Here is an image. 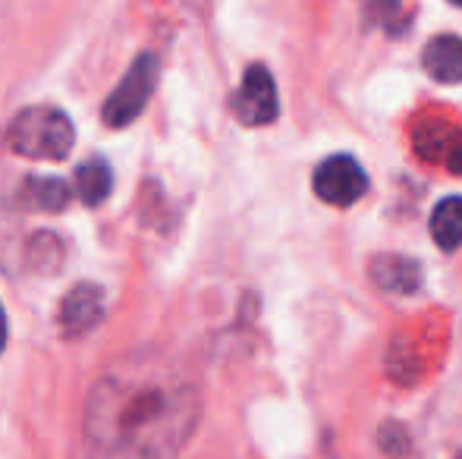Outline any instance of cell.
Instances as JSON below:
<instances>
[{"label":"cell","mask_w":462,"mask_h":459,"mask_svg":"<svg viewBox=\"0 0 462 459\" xmlns=\"http://www.w3.org/2000/svg\"><path fill=\"white\" fill-rule=\"evenodd\" d=\"M201 418V393L154 353L116 359L82 412L86 459H177Z\"/></svg>","instance_id":"1"},{"label":"cell","mask_w":462,"mask_h":459,"mask_svg":"<svg viewBox=\"0 0 462 459\" xmlns=\"http://www.w3.org/2000/svg\"><path fill=\"white\" fill-rule=\"evenodd\" d=\"M76 129L73 120L51 105L25 107L13 116L10 129H6V145L16 151L19 158L32 161H63L73 151Z\"/></svg>","instance_id":"2"},{"label":"cell","mask_w":462,"mask_h":459,"mask_svg":"<svg viewBox=\"0 0 462 459\" xmlns=\"http://www.w3.org/2000/svg\"><path fill=\"white\" fill-rule=\"evenodd\" d=\"M158 57L154 54H139L133 60V67L126 69V76L120 79V86L110 92V98L101 107V120L110 129H123L129 123L139 120V114L148 107V98L154 95L158 86Z\"/></svg>","instance_id":"3"},{"label":"cell","mask_w":462,"mask_h":459,"mask_svg":"<svg viewBox=\"0 0 462 459\" xmlns=\"http://www.w3.org/2000/svg\"><path fill=\"white\" fill-rule=\"evenodd\" d=\"M311 186H315V196L321 198V202L334 205V208H349V205H356L365 196L368 177L356 158H349V154H334V158H328L324 164H318Z\"/></svg>","instance_id":"4"},{"label":"cell","mask_w":462,"mask_h":459,"mask_svg":"<svg viewBox=\"0 0 462 459\" xmlns=\"http://www.w3.org/2000/svg\"><path fill=\"white\" fill-rule=\"evenodd\" d=\"M230 107L243 126H268V123L277 120L280 101H277L274 76L268 73V67L252 63V67L245 69L243 86L236 88Z\"/></svg>","instance_id":"5"},{"label":"cell","mask_w":462,"mask_h":459,"mask_svg":"<svg viewBox=\"0 0 462 459\" xmlns=\"http://www.w3.org/2000/svg\"><path fill=\"white\" fill-rule=\"evenodd\" d=\"M104 318V289L97 283H76L60 302V331L76 340L95 331Z\"/></svg>","instance_id":"6"},{"label":"cell","mask_w":462,"mask_h":459,"mask_svg":"<svg viewBox=\"0 0 462 459\" xmlns=\"http://www.w3.org/2000/svg\"><path fill=\"white\" fill-rule=\"evenodd\" d=\"M371 280L393 296H409L421 287V268L406 255H377L371 262Z\"/></svg>","instance_id":"7"},{"label":"cell","mask_w":462,"mask_h":459,"mask_svg":"<svg viewBox=\"0 0 462 459\" xmlns=\"http://www.w3.org/2000/svg\"><path fill=\"white\" fill-rule=\"evenodd\" d=\"M428 76L440 86H457L462 82V38L459 35H438L428 41L421 54Z\"/></svg>","instance_id":"8"},{"label":"cell","mask_w":462,"mask_h":459,"mask_svg":"<svg viewBox=\"0 0 462 459\" xmlns=\"http://www.w3.org/2000/svg\"><path fill=\"white\" fill-rule=\"evenodd\" d=\"M73 202V189L57 177H29L19 189V205L29 211H63Z\"/></svg>","instance_id":"9"},{"label":"cell","mask_w":462,"mask_h":459,"mask_svg":"<svg viewBox=\"0 0 462 459\" xmlns=\"http://www.w3.org/2000/svg\"><path fill=\"white\" fill-rule=\"evenodd\" d=\"M431 236L440 249L453 252L462 245V196H447L431 215Z\"/></svg>","instance_id":"10"},{"label":"cell","mask_w":462,"mask_h":459,"mask_svg":"<svg viewBox=\"0 0 462 459\" xmlns=\"http://www.w3.org/2000/svg\"><path fill=\"white\" fill-rule=\"evenodd\" d=\"M459 129L450 120H421L415 123V151L428 161H444Z\"/></svg>","instance_id":"11"},{"label":"cell","mask_w":462,"mask_h":459,"mask_svg":"<svg viewBox=\"0 0 462 459\" xmlns=\"http://www.w3.org/2000/svg\"><path fill=\"white\" fill-rule=\"evenodd\" d=\"M76 189H79V198L88 208L101 205L110 196V189H114V177H110L107 161L88 158L86 164H79V170H76Z\"/></svg>","instance_id":"12"},{"label":"cell","mask_w":462,"mask_h":459,"mask_svg":"<svg viewBox=\"0 0 462 459\" xmlns=\"http://www.w3.org/2000/svg\"><path fill=\"white\" fill-rule=\"evenodd\" d=\"M381 450L393 459H402L409 454V437H406V428L400 422H387L381 428Z\"/></svg>","instance_id":"13"},{"label":"cell","mask_w":462,"mask_h":459,"mask_svg":"<svg viewBox=\"0 0 462 459\" xmlns=\"http://www.w3.org/2000/svg\"><path fill=\"white\" fill-rule=\"evenodd\" d=\"M362 13H365V19L371 25L377 23H390V19L396 16V10H400V0H359Z\"/></svg>","instance_id":"14"},{"label":"cell","mask_w":462,"mask_h":459,"mask_svg":"<svg viewBox=\"0 0 462 459\" xmlns=\"http://www.w3.org/2000/svg\"><path fill=\"white\" fill-rule=\"evenodd\" d=\"M444 164L450 167L453 173H462V133L457 135V139H453V145H450V151H447Z\"/></svg>","instance_id":"15"},{"label":"cell","mask_w":462,"mask_h":459,"mask_svg":"<svg viewBox=\"0 0 462 459\" xmlns=\"http://www.w3.org/2000/svg\"><path fill=\"white\" fill-rule=\"evenodd\" d=\"M6 346V315H4V306H0V353Z\"/></svg>","instance_id":"16"},{"label":"cell","mask_w":462,"mask_h":459,"mask_svg":"<svg viewBox=\"0 0 462 459\" xmlns=\"http://www.w3.org/2000/svg\"><path fill=\"white\" fill-rule=\"evenodd\" d=\"M186 4H189V6H192V10H201V13H205V10H208V6H211V4H214V0H186Z\"/></svg>","instance_id":"17"},{"label":"cell","mask_w":462,"mask_h":459,"mask_svg":"<svg viewBox=\"0 0 462 459\" xmlns=\"http://www.w3.org/2000/svg\"><path fill=\"white\" fill-rule=\"evenodd\" d=\"M450 4H457V6H462V0H450Z\"/></svg>","instance_id":"18"}]
</instances>
